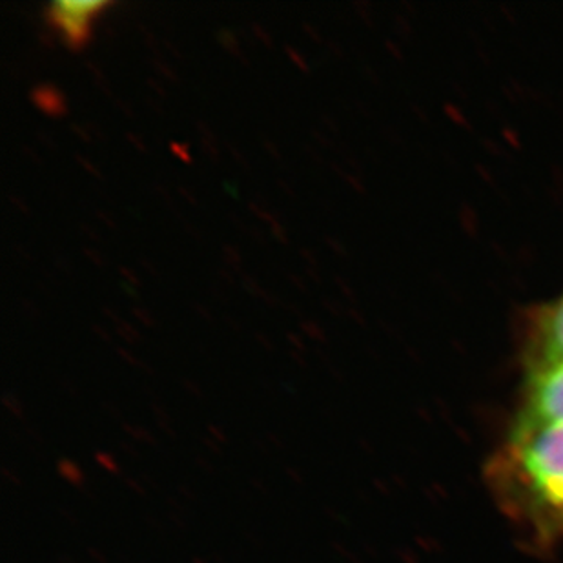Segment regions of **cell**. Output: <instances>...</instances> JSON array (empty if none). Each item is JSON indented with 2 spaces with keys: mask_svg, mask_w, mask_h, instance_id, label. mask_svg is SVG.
I'll return each instance as SVG.
<instances>
[{
  "mask_svg": "<svg viewBox=\"0 0 563 563\" xmlns=\"http://www.w3.org/2000/svg\"><path fill=\"white\" fill-rule=\"evenodd\" d=\"M104 8L107 2L96 0H57L46 8V19L69 48H79L88 38L93 16Z\"/></svg>",
  "mask_w": 563,
  "mask_h": 563,
  "instance_id": "6da1fadb",
  "label": "cell"
},
{
  "mask_svg": "<svg viewBox=\"0 0 563 563\" xmlns=\"http://www.w3.org/2000/svg\"><path fill=\"white\" fill-rule=\"evenodd\" d=\"M563 363V296L543 312L534 338L529 368L549 367Z\"/></svg>",
  "mask_w": 563,
  "mask_h": 563,
  "instance_id": "7a4b0ae2",
  "label": "cell"
}]
</instances>
